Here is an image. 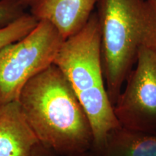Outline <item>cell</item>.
<instances>
[{
    "label": "cell",
    "mask_w": 156,
    "mask_h": 156,
    "mask_svg": "<svg viewBox=\"0 0 156 156\" xmlns=\"http://www.w3.org/2000/svg\"><path fill=\"white\" fill-rule=\"evenodd\" d=\"M17 101L40 145L56 156H75L93 150L88 117L54 64L25 84Z\"/></svg>",
    "instance_id": "1"
},
{
    "label": "cell",
    "mask_w": 156,
    "mask_h": 156,
    "mask_svg": "<svg viewBox=\"0 0 156 156\" xmlns=\"http://www.w3.org/2000/svg\"><path fill=\"white\" fill-rule=\"evenodd\" d=\"M54 64L67 78L88 117L93 150L98 153L109 132L121 125L107 93L96 12L81 30L64 40Z\"/></svg>",
    "instance_id": "2"
},
{
    "label": "cell",
    "mask_w": 156,
    "mask_h": 156,
    "mask_svg": "<svg viewBox=\"0 0 156 156\" xmlns=\"http://www.w3.org/2000/svg\"><path fill=\"white\" fill-rule=\"evenodd\" d=\"M97 7L103 75L114 106L156 23V11L148 0H98Z\"/></svg>",
    "instance_id": "3"
},
{
    "label": "cell",
    "mask_w": 156,
    "mask_h": 156,
    "mask_svg": "<svg viewBox=\"0 0 156 156\" xmlns=\"http://www.w3.org/2000/svg\"><path fill=\"white\" fill-rule=\"evenodd\" d=\"M63 37L51 23L39 21L30 33L0 48V102L18 100L33 77L54 64Z\"/></svg>",
    "instance_id": "4"
},
{
    "label": "cell",
    "mask_w": 156,
    "mask_h": 156,
    "mask_svg": "<svg viewBox=\"0 0 156 156\" xmlns=\"http://www.w3.org/2000/svg\"><path fill=\"white\" fill-rule=\"evenodd\" d=\"M134 65L114 114L123 127L156 133V23L140 46Z\"/></svg>",
    "instance_id": "5"
},
{
    "label": "cell",
    "mask_w": 156,
    "mask_h": 156,
    "mask_svg": "<svg viewBox=\"0 0 156 156\" xmlns=\"http://www.w3.org/2000/svg\"><path fill=\"white\" fill-rule=\"evenodd\" d=\"M98 0H31L30 14L51 24L64 39L81 30Z\"/></svg>",
    "instance_id": "6"
},
{
    "label": "cell",
    "mask_w": 156,
    "mask_h": 156,
    "mask_svg": "<svg viewBox=\"0 0 156 156\" xmlns=\"http://www.w3.org/2000/svg\"><path fill=\"white\" fill-rule=\"evenodd\" d=\"M39 142L18 101L0 106V156H34Z\"/></svg>",
    "instance_id": "7"
},
{
    "label": "cell",
    "mask_w": 156,
    "mask_h": 156,
    "mask_svg": "<svg viewBox=\"0 0 156 156\" xmlns=\"http://www.w3.org/2000/svg\"><path fill=\"white\" fill-rule=\"evenodd\" d=\"M97 153L99 156H156V133L120 126L109 132Z\"/></svg>",
    "instance_id": "8"
},
{
    "label": "cell",
    "mask_w": 156,
    "mask_h": 156,
    "mask_svg": "<svg viewBox=\"0 0 156 156\" xmlns=\"http://www.w3.org/2000/svg\"><path fill=\"white\" fill-rule=\"evenodd\" d=\"M38 23V21L34 16L25 12L10 24L0 28V48L27 36Z\"/></svg>",
    "instance_id": "9"
},
{
    "label": "cell",
    "mask_w": 156,
    "mask_h": 156,
    "mask_svg": "<svg viewBox=\"0 0 156 156\" xmlns=\"http://www.w3.org/2000/svg\"><path fill=\"white\" fill-rule=\"evenodd\" d=\"M25 4L15 0L0 1V28L10 24L25 14Z\"/></svg>",
    "instance_id": "10"
},
{
    "label": "cell",
    "mask_w": 156,
    "mask_h": 156,
    "mask_svg": "<svg viewBox=\"0 0 156 156\" xmlns=\"http://www.w3.org/2000/svg\"><path fill=\"white\" fill-rule=\"evenodd\" d=\"M34 156H56L55 154L48 151V149L43 147L41 145L39 144L37 147L36 151H35Z\"/></svg>",
    "instance_id": "11"
},
{
    "label": "cell",
    "mask_w": 156,
    "mask_h": 156,
    "mask_svg": "<svg viewBox=\"0 0 156 156\" xmlns=\"http://www.w3.org/2000/svg\"><path fill=\"white\" fill-rule=\"evenodd\" d=\"M75 156H99V155L96 153V152L93 151V150H91V151L86 152V153L80 154V155H77Z\"/></svg>",
    "instance_id": "12"
},
{
    "label": "cell",
    "mask_w": 156,
    "mask_h": 156,
    "mask_svg": "<svg viewBox=\"0 0 156 156\" xmlns=\"http://www.w3.org/2000/svg\"><path fill=\"white\" fill-rule=\"evenodd\" d=\"M148 1H149V2L151 4L156 11V0H148Z\"/></svg>",
    "instance_id": "13"
},
{
    "label": "cell",
    "mask_w": 156,
    "mask_h": 156,
    "mask_svg": "<svg viewBox=\"0 0 156 156\" xmlns=\"http://www.w3.org/2000/svg\"><path fill=\"white\" fill-rule=\"evenodd\" d=\"M0 1H1V0H0ZM15 1H18L23 4H25V5H28V3L30 2L31 0H15Z\"/></svg>",
    "instance_id": "14"
},
{
    "label": "cell",
    "mask_w": 156,
    "mask_h": 156,
    "mask_svg": "<svg viewBox=\"0 0 156 156\" xmlns=\"http://www.w3.org/2000/svg\"><path fill=\"white\" fill-rule=\"evenodd\" d=\"M1 104H2V103H1V102H0V106H1Z\"/></svg>",
    "instance_id": "15"
}]
</instances>
